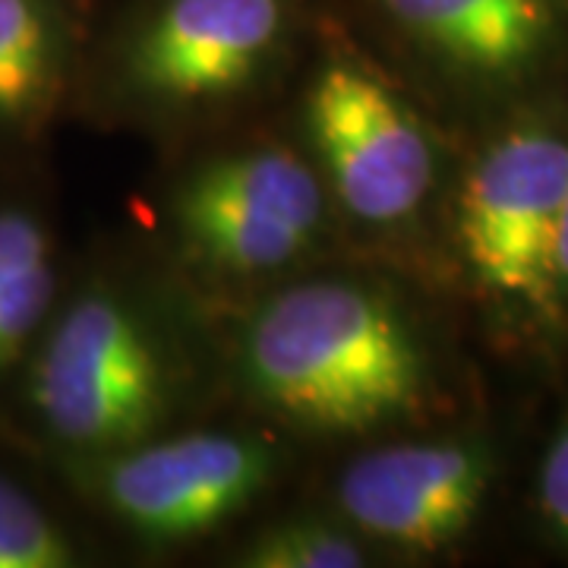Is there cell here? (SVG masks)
I'll list each match as a JSON object with an SVG mask.
<instances>
[{
    "label": "cell",
    "instance_id": "cell-1",
    "mask_svg": "<svg viewBox=\"0 0 568 568\" xmlns=\"http://www.w3.org/2000/svg\"><path fill=\"white\" fill-rule=\"evenodd\" d=\"M244 369L265 405L323 433H366L424 395V361L402 313L354 282L275 294L246 325Z\"/></svg>",
    "mask_w": 568,
    "mask_h": 568
},
{
    "label": "cell",
    "instance_id": "cell-2",
    "mask_svg": "<svg viewBox=\"0 0 568 568\" xmlns=\"http://www.w3.org/2000/svg\"><path fill=\"white\" fill-rule=\"evenodd\" d=\"M29 405L48 436L80 452L145 443L168 407L162 354L123 301L85 291L41 342Z\"/></svg>",
    "mask_w": 568,
    "mask_h": 568
},
{
    "label": "cell",
    "instance_id": "cell-3",
    "mask_svg": "<svg viewBox=\"0 0 568 568\" xmlns=\"http://www.w3.org/2000/svg\"><path fill=\"white\" fill-rule=\"evenodd\" d=\"M568 142L549 130H511L467 174L458 241L487 291L547 306L559 291V222Z\"/></svg>",
    "mask_w": 568,
    "mask_h": 568
},
{
    "label": "cell",
    "instance_id": "cell-4",
    "mask_svg": "<svg viewBox=\"0 0 568 568\" xmlns=\"http://www.w3.org/2000/svg\"><path fill=\"white\" fill-rule=\"evenodd\" d=\"M306 126L338 200L369 224L424 205L436 159L424 123L366 67L328 61L306 95Z\"/></svg>",
    "mask_w": 568,
    "mask_h": 568
},
{
    "label": "cell",
    "instance_id": "cell-5",
    "mask_svg": "<svg viewBox=\"0 0 568 568\" xmlns=\"http://www.w3.org/2000/svg\"><path fill=\"white\" fill-rule=\"evenodd\" d=\"M174 222L227 272H268L301 256L323 224V186L287 149H250L203 164L174 196Z\"/></svg>",
    "mask_w": 568,
    "mask_h": 568
},
{
    "label": "cell",
    "instance_id": "cell-6",
    "mask_svg": "<svg viewBox=\"0 0 568 568\" xmlns=\"http://www.w3.org/2000/svg\"><path fill=\"white\" fill-rule=\"evenodd\" d=\"M275 452L250 436L196 433L164 443H136L108 462L99 487L111 511L159 540L212 534L268 484Z\"/></svg>",
    "mask_w": 568,
    "mask_h": 568
},
{
    "label": "cell",
    "instance_id": "cell-7",
    "mask_svg": "<svg viewBox=\"0 0 568 568\" xmlns=\"http://www.w3.org/2000/svg\"><path fill=\"white\" fill-rule=\"evenodd\" d=\"M489 458L465 443H405L357 458L338 480V503L366 537L436 552L477 518Z\"/></svg>",
    "mask_w": 568,
    "mask_h": 568
},
{
    "label": "cell",
    "instance_id": "cell-8",
    "mask_svg": "<svg viewBox=\"0 0 568 568\" xmlns=\"http://www.w3.org/2000/svg\"><path fill=\"white\" fill-rule=\"evenodd\" d=\"M284 32V0H162L126 48L130 82L162 102L241 89Z\"/></svg>",
    "mask_w": 568,
    "mask_h": 568
},
{
    "label": "cell",
    "instance_id": "cell-9",
    "mask_svg": "<svg viewBox=\"0 0 568 568\" xmlns=\"http://www.w3.org/2000/svg\"><path fill=\"white\" fill-rule=\"evenodd\" d=\"M433 54L477 77H515L559 39L566 0H379Z\"/></svg>",
    "mask_w": 568,
    "mask_h": 568
},
{
    "label": "cell",
    "instance_id": "cell-10",
    "mask_svg": "<svg viewBox=\"0 0 568 568\" xmlns=\"http://www.w3.org/2000/svg\"><path fill=\"white\" fill-rule=\"evenodd\" d=\"M54 250L26 209H0V373L20 361L54 297Z\"/></svg>",
    "mask_w": 568,
    "mask_h": 568
},
{
    "label": "cell",
    "instance_id": "cell-11",
    "mask_svg": "<svg viewBox=\"0 0 568 568\" xmlns=\"http://www.w3.org/2000/svg\"><path fill=\"white\" fill-rule=\"evenodd\" d=\"M58 80V29L48 0H0V123L26 121Z\"/></svg>",
    "mask_w": 568,
    "mask_h": 568
},
{
    "label": "cell",
    "instance_id": "cell-12",
    "mask_svg": "<svg viewBox=\"0 0 568 568\" xmlns=\"http://www.w3.org/2000/svg\"><path fill=\"white\" fill-rule=\"evenodd\" d=\"M80 556L67 530L0 474V568H67Z\"/></svg>",
    "mask_w": 568,
    "mask_h": 568
},
{
    "label": "cell",
    "instance_id": "cell-13",
    "mask_svg": "<svg viewBox=\"0 0 568 568\" xmlns=\"http://www.w3.org/2000/svg\"><path fill=\"white\" fill-rule=\"evenodd\" d=\"M364 562V549L345 530L310 518L263 530L241 552V566L250 568H357Z\"/></svg>",
    "mask_w": 568,
    "mask_h": 568
},
{
    "label": "cell",
    "instance_id": "cell-14",
    "mask_svg": "<svg viewBox=\"0 0 568 568\" xmlns=\"http://www.w3.org/2000/svg\"><path fill=\"white\" fill-rule=\"evenodd\" d=\"M540 508L549 528L568 544V426L556 436L540 467Z\"/></svg>",
    "mask_w": 568,
    "mask_h": 568
},
{
    "label": "cell",
    "instance_id": "cell-15",
    "mask_svg": "<svg viewBox=\"0 0 568 568\" xmlns=\"http://www.w3.org/2000/svg\"><path fill=\"white\" fill-rule=\"evenodd\" d=\"M556 265H559V287H568V181L566 196H562V222H559V253H556Z\"/></svg>",
    "mask_w": 568,
    "mask_h": 568
}]
</instances>
